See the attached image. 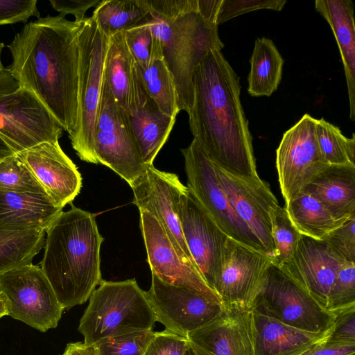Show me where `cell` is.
<instances>
[{
    "label": "cell",
    "instance_id": "43",
    "mask_svg": "<svg viewBox=\"0 0 355 355\" xmlns=\"http://www.w3.org/2000/svg\"><path fill=\"white\" fill-rule=\"evenodd\" d=\"M333 327L325 340L334 343H355V305L333 312Z\"/></svg>",
    "mask_w": 355,
    "mask_h": 355
},
{
    "label": "cell",
    "instance_id": "12",
    "mask_svg": "<svg viewBox=\"0 0 355 355\" xmlns=\"http://www.w3.org/2000/svg\"><path fill=\"white\" fill-rule=\"evenodd\" d=\"M315 119L308 114L286 131L276 150V168L285 204L329 164L319 149Z\"/></svg>",
    "mask_w": 355,
    "mask_h": 355
},
{
    "label": "cell",
    "instance_id": "18",
    "mask_svg": "<svg viewBox=\"0 0 355 355\" xmlns=\"http://www.w3.org/2000/svg\"><path fill=\"white\" fill-rule=\"evenodd\" d=\"M271 263V258L267 254L229 237L223 266L214 291L222 304H238L251 309Z\"/></svg>",
    "mask_w": 355,
    "mask_h": 355
},
{
    "label": "cell",
    "instance_id": "38",
    "mask_svg": "<svg viewBox=\"0 0 355 355\" xmlns=\"http://www.w3.org/2000/svg\"><path fill=\"white\" fill-rule=\"evenodd\" d=\"M355 305V262L343 263L331 288L327 310L338 311Z\"/></svg>",
    "mask_w": 355,
    "mask_h": 355
},
{
    "label": "cell",
    "instance_id": "46",
    "mask_svg": "<svg viewBox=\"0 0 355 355\" xmlns=\"http://www.w3.org/2000/svg\"><path fill=\"white\" fill-rule=\"evenodd\" d=\"M62 355H98V353L94 345L76 342L68 343Z\"/></svg>",
    "mask_w": 355,
    "mask_h": 355
},
{
    "label": "cell",
    "instance_id": "11",
    "mask_svg": "<svg viewBox=\"0 0 355 355\" xmlns=\"http://www.w3.org/2000/svg\"><path fill=\"white\" fill-rule=\"evenodd\" d=\"M187 187L214 223L230 239L266 252L257 237L239 217L217 179L212 161L195 139L181 149Z\"/></svg>",
    "mask_w": 355,
    "mask_h": 355
},
{
    "label": "cell",
    "instance_id": "40",
    "mask_svg": "<svg viewBox=\"0 0 355 355\" xmlns=\"http://www.w3.org/2000/svg\"><path fill=\"white\" fill-rule=\"evenodd\" d=\"M286 0H219L216 12V25L241 15L261 9L280 11Z\"/></svg>",
    "mask_w": 355,
    "mask_h": 355
},
{
    "label": "cell",
    "instance_id": "14",
    "mask_svg": "<svg viewBox=\"0 0 355 355\" xmlns=\"http://www.w3.org/2000/svg\"><path fill=\"white\" fill-rule=\"evenodd\" d=\"M140 229L153 275L161 281L188 288L206 299L221 304L196 266L175 247L159 222L146 210H139Z\"/></svg>",
    "mask_w": 355,
    "mask_h": 355
},
{
    "label": "cell",
    "instance_id": "2",
    "mask_svg": "<svg viewBox=\"0 0 355 355\" xmlns=\"http://www.w3.org/2000/svg\"><path fill=\"white\" fill-rule=\"evenodd\" d=\"M190 130L209 159L228 173L257 178L252 137L241 99L239 77L221 51L209 53L194 71Z\"/></svg>",
    "mask_w": 355,
    "mask_h": 355
},
{
    "label": "cell",
    "instance_id": "30",
    "mask_svg": "<svg viewBox=\"0 0 355 355\" xmlns=\"http://www.w3.org/2000/svg\"><path fill=\"white\" fill-rule=\"evenodd\" d=\"M150 15L145 0H101L92 17L107 37L128 30Z\"/></svg>",
    "mask_w": 355,
    "mask_h": 355
},
{
    "label": "cell",
    "instance_id": "20",
    "mask_svg": "<svg viewBox=\"0 0 355 355\" xmlns=\"http://www.w3.org/2000/svg\"><path fill=\"white\" fill-rule=\"evenodd\" d=\"M17 155L55 205L64 208L80 193L81 175L59 141L43 142Z\"/></svg>",
    "mask_w": 355,
    "mask_h": 355
},
{
    "label": "cell",
    "instance_id": "7",
    "mask_svg": "<svg viewBox=\"0 0 355 355\" xmlns=\"http://www.w3.org/2000/svg\"><path fill=\"white\" fill-rule=\"evenodd\" d=\"M251 310L297 329L329 333L334 313L323 308L304 288L280 268H267Z\"/></svg>",
    "mask_w": 355,
    "mask_h": 355
},
{
    "label": "cell",
    "instance_id": "36",
    "mask_svg": "<svg viewBox=\"0 0 355 355\" xmlns=\"http://www.w3.org/2000/svg\"><path fill=\"white\" fill-rule=\"evenodd\" d=\"M0 191L46 195L17 155L0 162Z\"/></svg>",
    "mask_w": 355,
    "mask_h": 355
},
{
    "label": "cell",
    "instance_id": "48",
    "mask_svg": "<svg viewBox=\"0 0 355 355\" xmlns=\"http://www.w3.org/2000/svg\"><path fill=\"white\" fill-rule=\"evenodd\" d=\"M5 315H8L6 301L0 292V318Z\"/></svg>",
    "mask_w": 355,
    "mask_h": 355
},
{
    "label": "cell",
    "instance_id": "33",
    "mask_svg": "<svg viewBox=\"0 0 355 355\" xmlns=\"http://www.w3.org/2000/svg\"><path fill=\"white\" fill-rule=\"evenodd\" d=\"M315 134L320 153L329 165H355V135L345 137L323 118L315 119Z\"/></svg>",
    "mask_w": 355,
    "mask_h": 355
},
{
    "label": "cell",
    "instance_id": "25",
    "mask_svg": "<svg viewBox=\"0 0 355 355\" xmlns=\"http://www.w3.org/2000/svg\"><path fill=\"white\" fill-rule=\"evenodd\" d=\"M319 200L337 220L355 216V165H329L302 190Z\"/></svg>",
    "mask_w": 355,
    "mask_h": 355
},
{
    "label": "cell",
    "instance_id": "26",
    "mask_svg": "<svg viewBox=\"0 0 355 355\" xmlns=\"http://www.w3.org/2000/svg\"><path fill=\"white\" fill-rule=\"evenodd\" d=\"M315 8L330 25L336 37L346 78L349 117L355 121L354 4L351 0H316Z\"/></svg>",
    "mask_w": 355,
    "mask_h": 355
},
{
    "label": "cell",
    "instance_id": "50",
    "mask_svg": "<svg viewBox=\"0 0 355 355\" xmlns=\"http://www.w3.org/2000/svg\"><path fill=\"white\" fill-rule=\"evenodd\" d=\"M4 44L3 42H1L0 43V72L3 71L5 70V67H3V64H2V62H1V52H2V50L4 47Z\"/></svg>",
    "mask_w": 355,
    "mask_h": 355
},
{
    "label": "cell",
    "instance_id": "24",
    "mask_svg": "<svg viewBox=\"0 0 355 355\" xmlns=\"http://www.w3.org/2000/svg\"><path fill=\"white\" fill-rule=\"evenodd\" d=\"M63 211L45 194L0 191V230H44Z\"/></svg>",
    "mask_w": 355,
    "mask_h": 355
},
{
    "label": "cell",
    "instance_id": "15",
    "mask_svg": "<svg viewBox=\"0 0 355 355\" xmlns=\"http://www.w3.org/2000/svg\"><path fill=\"white\" fill-rule=\"evenodd\" d=\"M146 294L156 322L185 337L212 320L223 309L221 304L188 288L166 284L153 274Z\"/></svg>",
    "mask_w": 355,
    "mask_h": 355
},
{
    "label": "cell",
    "instance_id": "32",
    "mask_svg": "<svg viewBox=\"0 0 355 355\" xmlns=\"http://www.w3.org/2000/svg\"><path fill=\"white\" fill-rule=\"evenodd\" d=\"M137 71L148 96L165 114L176 117L178 98L174 78L164 58L153 60L145 68L136 64Z\"/></svg>",
    "mask_w": 355,
    "mask_h": 355
},
{
    "label": "cell",
    "instance_id": "44",
    "mask_svg": "<svg viewBox=\"0 0 355 355\" xmlns=\"http://www.w3.org/2000/svg\"><path fill=\"white\" fill-rule=\"evenodd\" d=\"M100 0H50L51 7L60 12V15L66 16L71 14L75 17L76 21H81L86 17V12L92 7H96Z\"/></svg>",
    "mask_w": 355,
    "mask_h": 355
},
{
    "label": "cell",
    "instance_id": "28",
    "mask_svg": "<svg viewBox=\"0 0 355 355\" xmlns=\"http://www.w3.org/2000/svg\"><path fill=\"white\" fill-rule=\"evenodd\" d=\"M250 63L248 93L254 97L271 96L279 85L284 66V59L273 42L257 38Z\"/></svg>",
    "mask_w": 355,
    "mask_h": 355
},
{
    "label": "cell",
    "instance_id": "39",
    "mask_svg": "<svg viewBox=\"0 0 355 355\" xmlns=\"http://www.w3.org/2000/svg\"><path fill=\"white\" fill-rule=\"evenodd\" d=\"M322 241L341 262H355V216L327 234Z\"/></svg>",
    "mask_w": 355,
    "mask_h": 355
},
{
    "label": "cell",
    "instance_id": "47",
    "mask_svg": "<svg viewBox=\"0 0 355 355\" xmlns=\"http://www.w3.org/2000/svg\"><path fill=\"white\" fill-rule=\"evenodd\" d=\"M18 88L17 83L6 69L0 72V96L12 93Z\"/></svg>",
    "mask_w": 355,
    "mask_h": 355
},
{
    "label": "cell",
    "instance_id": "13",
    "mask_svg": "<svg viewBox=\"0 0 355 355\" xmlns=\"http://www.w3.org/2000/svg\"><path fill=\"white\" fill-rule=\"evenodd\" d=\"M178 216L185 243L196 268L215 293L229 237L203 209L188 187L181 196Z\"/></svg>",
    "mask_w": 355,
    "mask_h": 355
},
{
    "label": "cell",
    "instance_id": "29",
    "mask_svg": "<svg viewBox=\"0 0 355 355\" xmlns=\"http://www.w3.org/2000/svg\"><path fill=\"white\" fill-rule=\"evenodd\" d=\"M284 207L300 234L315 240H322L347 221L336 220L319 200L305 191H301Z\"/></svg>",
    "mask_w": 355,
    "mask_h": 355
},
{
    "label": "cell",
    "instance_id": "1",
    "mask_svg": "<svg viewBox=\"0 0 355 355\" xmlns=\"http://www.w3.org/2000/svg\"><path fill=\"white\" fill-rule=\"evenodd\" d=\"M80 24L62 15L39 17L25 24L7 45L12 62L6 69L68 135L78 118Z\"/></svg>",
    "mask_w": 355,
    "mask_h": 355
},
{
    "label": "cell",
    "instance_id": "4",
    "mask_svg": "<svg viewBox=\"0 0 355 355\" xmlns=\"http://www.w3.org/2000/svg\"><path fill=\"white\" fill-rule=\"evenodd\" d=\"M164 60L174 78L180 111L189 112L194 71L205 56L224 47L218 26L197 10V0H145Z\"/></svg>",
    "mask_w": 355,
    "mask_h": 355
},
{
    "label": "cell",
    "instance_id": "16",
    "mask_svg": "<svg viewBox=\"0 0 355 355\" xmlns=\"http://www.w3.org/2000/svg\"><path fill=\"white\" fill-rule=\"evenodd\" d=\"M130 187L134 204L139 210H146L155 217L175 247L196 266L185 243L178 216L180 198L187 187L176 174L159 171L153 164Z\"/></svg>",
    "mask_w": 355,
    "mask_h": 355
},
{
    "label": "cell",
    "instance_id": "45",
    "mask_svg": "<svg viewBox=\"0 0 355 355\" xmlns=\"http://www.w3.org/2000/svg\"><path fill=\"white\" fill-rule=\"evenodd\" d=\"M325 339L298 355H354L355 353V343H334Z\"/></svg>",
    "mask_w": 355,
    "mask_h": 355
},
{
    "label": "cell",
    "instance_id": "23",
    "mask_svg": "<svg viewBox=\"0 0 355 355\" xmlns=\"http://www.w3.org/2000/svg\"><path fill=\"white\" fill-rule=\"evenodd\" d=\"M329 334L301 330L252 311L254 355H298Z\"/></svg>",
    "mask_w": 355,
    "mask_h": 355
},
{
    "label": "cell",
    "instance_id": "42",
    "mask_svg": "<svg viewBox=\"0 0 355 355\" xmlns=\"http://www.w3.org/2000/svg\"><path fill=\"white\" fill-rule=\"evenodd\" d=\"M37 0H0V26L25 23L40 17Z\"/></svg>",
    "mask_w": 355,
    "mask_h": 355
},
{
    "label": "cell",
    "instance_id": "22",
    "mask_svg": "<svg viewBox=\"0 0 355 355\" xmlns=\"http://www.w3.org/2000/svg\"><path fill=\"white\" fill-rule=\"evenodd\" d=\"M103 78L116 103L127 114H133L145 102L148 94L123 32L109 37Z\"/></svg>",
    "mask_w": 355,
    "mask_h": 355
},
{
    "label": "cell",
    "instance_id": "8",
    "mask_svg": "<svg viewBox=\"0 0 355 355\" xmlns=\"http://www.w3.org/2000/svg\"><path fill=\"white\" fill-rule=\"evenodd\" d=\"M96 164H103L131 186L146 166L131 128L127 114L116 103L103 78L94 135Z\"/></svg>",
    "mask_w": 355,
    "mask_h": 355
},
{
    "label": "cell",
    "instance_id": "3",
    "mask_svg": "<svg viewBox=\"0 0 355 355\" xmlns=\"http://www.w3.org/2000/svg\"><path fill=\"white\" fill-rule=\"evenodd\" d=\"M41 269L64 309L82 304L103 281V238L95 215L77 208L62 211L46 231Z\"/></svg>",
    "mask_w": 355,
    "mask_h": 355
},
{
    "label": "cell",
    "instance_id": "17",
    "mask_svg": "<svg viewBox=\"0 0 355 355\" xmlns=\"http://www.w3.org/2000/svg\"><path fill=\"white\" fill-rule=\"evenodd\" d=\"M220 185L230 205L263 245L266 254H274L269 211L279 202L269 184L259 177L243 179L227 173L213 162Z\"/></svg>",
    "mask_w": 355,
    "mask_h": 355
},
{
    "label": "cell",
    "instance_id": "49",
    "mask_svg": "<svg viewBox=\"0 0 355 355\" xmlns=\"http://www.w3.org/2000/svg\"><path fill=\"white\" fill-rule=\"evenodd\" d=\"M184 355H198V354L196 352V351L193 349V347L189 343V345H188Z\"/></svg>",
    "mask_w": 355,
    "mask_h": 355
},
{
    "label": "cell",
    "instance_id": "35",
    "mask_svg": "<svg viewBox=\"0 0 355 355\" xmlns=\"http://www.w3.org/2000/svg\"><path fill=\"white\" fill-rule=\"evenodd\" d=\"M150 19V14L135 26L123 32L136 64L142 68L155 60L164 58L160 42L152 28Z\"/></svg>",
    "mask_w": 355,
    "mask_h": 355
},
{
    "label": "cell",
    "instance_id": "37",
    "mask_svg": "<svg viewBox=\"0 0 355 355\" xmlns=\"http://www.w3.org/2000/svg\"><path fill=\"white\" fill-rule=\"evenodd\" d=\"M155 333L153 329L130 332L105 338L94 345L98 355H144Z\"/></svg>",
    "mask_w": 355,
    "mask_h": 355
},
{
    "label": "cell",
    "instance_id": "31",
    "mask_svg": "<svg viewBox=\"0 0 355 355\" xmlns=\"http://www.w3.org/2000/svg\"><path fill=\"white\" fill-rule=\"evenodd\" d=\"M46 232L41 229L0 230V275L8 270L32 263L44 247Z\"/></svg>",
    "mask_w": 355,
    "mask_h": 355
},
{
    "label": "cell",
    "instance_id": "9",
    "mask_svg": "<svg viewBox=\"0 0 355 355\" xmlns=\"http://www.w3.org/2000/svg\"><path fill=\"white\" fill-rule=\"evenodd\" d=\"M63 128L30 92L0 96V162L46 141H59Z\"/></svg>",
    "mask_w": 355,
    "mask_h": 355
},
{
    "label": "cell",
    "instance_id": "21",
    "mask_svg": "<svg viewBox=\"0 0 355 355\" xmlns=\"http://www.w3.org/2000/svg\"><path fill=\"white\" fill-rule=\"evenodd\" d=\"M343 263L322 240L301 235L291 260L279 268L327 310L329 293Z\"/></svg>",
    "mask_w": 355,
    "mask_h": 355
},
{
    "label": "cell",
    "instance_id": "10",
    "mask_svg": "<svg viewBox=\"0 0 355 355\" xmlns=\"http://www.w3.org/2000/svg\"><path fill=\"white\" fill-rule=\"evenodd\" d=\"M8 315L42 332L55 328L64 310L42 270L26 264L0 275Z\"/></svg>",
    "mask_w": 355,
    "mask_h": 355
},
{
    "label": "cell",
    "instance_id": "5",
    "mask_svg": "<svg viewBox=\"0 0 355 355\" xmlns=\"http://www.w3.org/2000/svg\"><path fill=\"white\" fill-rule=\"evenodd\" d=\"M155 322L146 291L135 279H103L89 297L78 330L83 343L92 345L105 338L153 329Z\"/></svg>",
    "mask_w": 355,
    "mask_h": 355
},
{
    "label": "cell",
    "instance_id": "27",
    "mask_svg": "<svg viewBox=\"0 0 355 355\" xmlns=\"http://www.w3.org/2000/svg\"><path fill=\"white\" fill-rule=\"evenodd\" d=\"M127 116L144 163L153 165L170 135L176 117L164 114L148 94L143 105Z\"/></svg>",
    "mask_w": 355,
    "mask_h": 355
},
{
    "label": "cell",
    "instance_id": "41",
    "mask_svg": "<svg viewBox=\"0 0 355 355\" xmlns=\"http://www.w3.org/2000/svg\"><path fill=\"white\" fill-rule=\"evenodd\" d=\"M188 345L187 337L164 329L155 333L144 355H184Z\"/></svg>",
    "mask_w": 355,
    "mask_h": 355
},
{
    "label": "cell",
    "instance_id": "34",
    "mask_svg": "<svg viewBox=\"0 0 355 355\" xmlns=\"http://www.w3.org/2000/svg\"><path fill=\"white\" fill-rule=\"evenodd\" d=\"M269 217L275 248L272 263L282 267L295 254L301 234L291 223L284 207L279 205L271 208Z\"/></svg>",
    "mask_w": 355,
    "mask_h": 355
},
{
    "label": "cell",
    "instance_id": "6",
    "mask_svg": "<svg viewBox=\"0 0 355 355\" xmlns=\"http://www.w3.org/2000/svg\"><path fill=\"white\" fill-rule=\"evenodd\" d=\"M108 42L109 37L102 32L92 16L80 21L78 118L76 126L69 138L81 160L96 164L94 135Z\"/></svg>",
    "mask_w": 355,
    "mask_h": 355
},
{
    "label": "cell",
    "instance_id": "19",
    "mask_svg": "<svg viewBox=\"0 0 355 355\" xmlns=\"http://www.w3.org/2000/svg\"><path fill=\"white\" fill-rule=\"evenodd\" d=\"M212 320L187 334L198 355H254L252 310L238 304H222Z\"/></svg>",
    "mask_w": 355,
    "mask_h": 355
}]
</instances>
